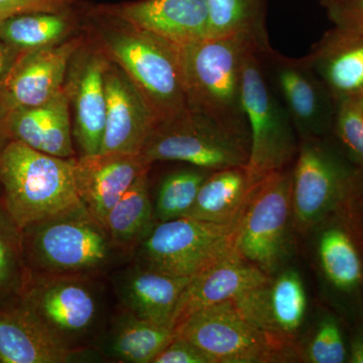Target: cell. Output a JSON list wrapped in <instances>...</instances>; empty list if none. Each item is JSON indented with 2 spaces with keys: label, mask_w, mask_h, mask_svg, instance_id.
<instances>
[{
  "label": "cell",
  "mask_w": 363,
  "mask_h": 363,
  "mask_svg": "<svg viewBox=\"0 0 363 363\" xmlns=\"http://www.w3.org/2000/svg\"><path fill=\"white\" fill-rule=\"evenodd\" d=\"M123 23L124 28L104 35L114 63L142 92L159 121L188 109L179 47Z\"/></svg>",
  "instance_id": "cell-3"
},
{
  "label": "cell",
  "mask_w": 363,
  "mask_h": 363,
  "mask_svg": "<svg viewBox=\"0 0 363 363\" xmlns=\"http://www.w3.org/2000/svg\"><path fill=\"white\" fill-rule=\"evenodd\" d=\"M13 48L0 40V83L2 82L13 64Z\"/></svg>",
  "instance_id": "cell-38"
},
{
  "label": "cell",
  "mask_w": 363,
  "mask_h": 363,
  "mask_svg": "<svg viewBox=\"0 0 363 363\" xmlns=\"http://www.w3.org/2000/svg\"><path fill=\"white\" fill-rule=\"evenodd\" d=\"M106 119L100 152L142 154L159 119L142 92L118 65L105 72Z\"/></svg>",
  "instance_id": "cell-14"
},
{
  "label": "cell",
  "mask_w": 363,
  "mask_h": 363,
  "mask_svg": "<svg viewBox=\"0 0 363 363\" xmlns=\"http://www.w3.org/2000/svg\"><path fill=\"white\" fill-rule=\"evenodd\" d=\"M150 166L142 154L99 152L75 160L76 188L91 218L104 228L112 208Z\"/></svg>",
  "instance_id": "cell-15"
},
{
  "label": "cell",
  "mask_w": 363,
  "mask_h": 363,
  "mask_svg": "<svg viewBox=\"0 0 363 363\" xmlns=\"http://www.w3.org/2000/svg\"><path fill=\"white\" fill-rule=\"evenodd\" d=\"M152 217L154 211L145 172L112 208L104 229L118 245H128L149 235L152 229Z\"/></svg>",
  "instance_id": "cell-28"
},
{
  "label": "cell",
  "mask_w": 363,
  "mask_h": 363,
  "mask_svg": "<svg viewBox=\"0 0 363 363\" xmlns=\"http://www.w3.org/2000/svg\"><path fill=\"white\" fill-rule=\"evenodd\" d=\"M30 308L64 341L87 331L97 315L96 298L92 292L87 286L70 281H55L35 291Z\"/></svg>",
  "instance_id": "cell-23"
},
{
  "label": "cell",
  "mask_w": 363,
  "mask_h": 363,
  "mask_svg": "<svg viewBox=\"0 0 363 363\" xmlns=\"http://www.w3.org/2000/svg\"><path fill=\"white\" fill-rule=\"evenodd\" d=\"M70 98L65 86L52 99L30 108H18L4 116L6 130L18 140L33 150L51 156L71 159Z\"/></svg>",
  "instance_id": "cell-20"
},
{
  "label": "cell",
  "mask_w": 363,
  "mask_h": 363,
  "mask_svg": "<svg viewBox=\"0 0 363 363\" xmlns=\"http://www.w3.org/2000/svg\"><path fill=\"white\" fill-rule=\"evenodd\" d=\"M175 336L171 327L152 323L130 313L117 324L108 350L121 362L150 363Z\"/></svg>",
  "instance_id": "cell-27"
},
{
  "label": "cell",
  "mask_w": 363,
  "mask_h": 363,
  "mask_svg": "<svg viewBox=\"0 0 363 363\" xmlns=\"http://www.w3.org/2000/svg\"><path fill=\"white\" fill-rule=\"evenodd\" d=\"M242 38L206 39L179 47L188 108L212 119L250 145L242 101V66L248 50Z\"/></svg>",
  "instance_id": "cell-1"
},
{
  "label": "cell",
  "mask_w": 363,
  "mask_h": 363,
  "mask_svg": "<svg viewBox=\"0 0 363 363\" xmlns=\"http://www.w3.org/2000/svg\"><path fill=\"white\" fill-rule=\"evenodd\" d=\"M334 26L363 30V0H320Z\"/></svg>",
  "instance_id": "cell-33"
},
{
  "label": "cell",
  "mask_w": 363,
  "mask_h": 363,
  "mask_svg": "<svg viewBox=\"0 0 363 363\" xmlns=\"http://www.w3.org/2000/svg\"><path fill=\"white\" fill-rule=\"evenodd\" d=\"M292 169L293 221L308 231L343 206L357 169L331 138L300 140Z\"/></svg>",
  "instance_id": "cell-5"
},
{
  "label": "cell",
  "mask_w": 363,
  "mask_h": 363,
  "mask_svg": "<svg viewBox=\"0 0 363 363\" xmlns=\"http://www.w3.org/2000/svg\"><path fill=\"white\" fill-rule=\"evenodd\" d=\"M207 172L201 168L181 169L166 177L157 193L156 216L159 222L186 216L210 175Z\"/></svg>",
  "instance_id": "cell-30"
},
{
  "label": "cell",
  "mask_w": 363,
  "mask_h": 363,
  "mask_svg": "<svg viewBox=\"0 0 363 363\" xmlns=\"http://www.w3.org/2000/svg\"><path fill=\"white\" fill-rule=\"evenodd\" d=\"M75 159L51 156L13 140L0 154L7 210L21 228L86 211L74 175Z\"/></svg>",
  "instance_id": "cell-2"
},
{
  "label": "cell",
  "mask_w": 363,
  "mask_h": 363,
  "mask_svg": "<svg viewBox=\"0 0 363 363\" xmlns=\"http://www.w3.org/2000/svg\"><path fill=\"white\" fill-rule=\"evenodd\" d=\"M348 362L363 363V329L351 340L348 347Z\"/></svg>",
  "instance_id": "cell-39"
},
{
  "label": "cell",
  "mask_w": 363,
  "mask_h": 363,
  "mask_svg": "<svg viewBox=\"0 0 363 363\" xmlns=\"http://www.w3.org/2000/svg\"><path fill=\"white\" fill-rule=\"evenodd\" d=\"M73 354L30 307L0 312V362L61 363Z\"/></svg>",
  "instance_id": "cell-21"
},
{
  "label": "cell",
  "mask_w": 363,
  "mask_h": 363,
  "mask_svg": "<svg viewBox=\"0 0 363 363\" xmlns=\"http://www.w3.org/2000/svg\"><path fill=\"white\" fill-rule=\"evenodd\" d=\"M174 330L176 336L194 344L212 363H262L283 358L269 336L234 300L195 312Z\"/></svg>",
  "instance_id": "cell-9"
},
{
  "label": "cell",
  "mask_w": 363,
  "mask_h": 363,
  "mask_svg": "<svg viewBox=\"0 0 363 363\" xmlns=\"http://www.w3.org/2000/svg\"><path fill=\"white\" fill-rule=\"evenodd\" d=\"M74 0H0V21L26 13H68Z\"/></svg>",
  "instance_id": "cell-34"
},
{
  "label": "cell",
  "mask_w": 363,
  "mask_h": 363,
  "mask_svg": "<svg viewBox=\"0 0 363 363\" xmlns=\"http://www.w3.org/2000/svg\"><path fill=\"white\" fill-rule=\"evenodd\" d=\"M330 138L355 168L363 169V97L336 101Z\"/></svg>",
  "instance_id": "cell-31"
},
{
  "label": "cell",
  "mask_w": 363,
  "mask_h": 363,
  "mask_svg": "<svg viewBox=\"0 0 363 363\" xmlns=\"http://www.w3.org/2000/svg\"><path fill=\"white\" fill-rule=\"evenodd\" d=\"M13 274V257L11 250L0 234V286L6 285Z\"/></svg>",
  "instance_id": "cell-37"
},
{
  "label": "cell",
  "mask_w": 363,
  "mask_h": 363,
  "mask_svg": "<svg viewBox=\"0 0 363 363\" xmlns=\"http://www.w3.org/2000/svg\"><path fill=\"white\" fill-rule=\"evenodd\" d=\"M271 277L236 250L191 279L174 313L172 328L209 306L235 300L264 285Z\"/></svg>",
  "instance_id": "cell-17"
},
{
  "label": "cell",
  "mask_w": 363,
  "mask_h": 363,
  "mask_svg": "<svg viewBox=\"0 0 363 363\" xmlns=\"http://www.w3.org/2000/svg\"><path fill=\"white\" fill-rule=\"evenodd\" d=\"M68 13H26L0 21V40L13 49L35 51L58 45L70 32Z\"/></svg>",
  "instance_id": "cell-29"
},
{
  "label": "cell",
  "mask_w": 363,
  "mask_h": 363,
  "mask_svg": "<svg viewBox=\"0 0 363 363\" xmlns=\"http://www.w3.org/2000/svg\"><path fill=\"white\" fill-rule=\"evenodd\" d=\"M152 363H212L211 359L194 344L175 336Z\"/></svg>",
  "instance_id": "cell-35"
},
{
  "label": "cell",
  "mask_w": 363,
  "mask_h": 363,
  "mask_svg": "<svg viewBox=\"0 0 363 363\" xmlns=\"http://www.w3.org/2000/svg\"><path fill=\"white\" fill-rule=\"evenodd\" d=\"M242 101L250 136L247 168L259 182L269 174L288 169L297 157L300 142L255 49L248 50L243 60Z\"/></svg>",
  "instance_id": "cell-4"
},
{
  "label": "cell",
  "mask_w": 363,
  "mask_h": 363,
  "mask_svg": "<svg viewBox=\"0 0 363 363\" xmlns=\"http://www.w3.org/2000/svg\"><path fill=\"white\" fill-rule=\"evenodd\" d=\"M192 278L172 276L150 267L136 269L125 279L123 298L131 314L172 328L177 305Z\"/></svg>",
  "instance_id": "cell-25"
},
{
  "label": "cell",
  "mask_w": 363,
  "mask_h": 363,
  "mask_svg": "<svg viewBox=\"0 0 363 363\" xmlns=\"http://www.w3.org/2000/svg\"><path fill=\"white\" fill-rule=\"evenodd\" d=\"M250 147L212 119L188 108L159 121L142 155L150 164L179 161L213 172L247 166Z\"/></svg>",
  "instance_id": "cell-6"
},
{
  "label": "cell",
  "mask_w": 363,
  "mask_h": 363,
  "mask_svg": "<svg viewBox=\"0 0 363 363\" xmlns=\"http://www.w3.org/2000/svg\"><path fill=\"white\" fill-rule=\"evenodd\" d=\"M305 58L335 101L363 97V30L333 26Z\"/></svg>",
  "instance_id": "cell-18"
},
{
  "label": "cell",
  "mask_w": 363,
  "mask_h": 363,
  "mask_svg": "<svg viewBox=\"0 0 363 363\" xmlns=\"http://www.w3.org/2000/svg\"><path fill=\"white\" fill-rule=\"evenodd\" d=\"M236 226L191 217L160 222L143 240L145 267L172 276H197L235 250Z\"/></svg>",
  "instance_id": "cell-8"
},
{
  "label": "cell",
  "mask_w": 363,
  "mask_h": 363,
  "mask_svg": "<svg viewBox=\"0 0 363 363\" xmlns=\"http://www.w3.org/2000/svg\"><path fill=\"white\" fill-rule=\"evenodd\" d=\"M108 61L89 54L76 65L66 86L75 111V136L83 156L99 154L106 119L105 72Z\"/></svg>",
  "instance_id": "cell-19"
},
{
  "label": "cell",
  "mask_w": 363,
  "mask_h": 363,
  "mask_svg": "<svg viewBox=\"0 0 363 363\" xmlns=\"http://www.w3.org/2000/svg\"><path fill=\"white\" fill-rule=\"evenodd\" d=\"M76 214L40 223L33 248L43 266L55 272H81L101 267L108 259L104 227Z\"/></svg>",
  "instance_id": "cell-13"
},
{
  "label": "cell",
  "mask_w": 363,
  "mask_h": 363,
  "mask_svg": "<svg viewBox=\"0 0 363 363\" xmlns=\"http://www.w3.org/2000/svg\"><path fill=\"white\" fill-rule=\"evenodd\" d=\"M209 39L242 38L259 52L271 49L267 28V0H207Z\"/></svg>",
  "instance_id": "cell-26"
},
{
  "label": "cell",
  "mask_w": 363,
  "mask_h": 363,
  "mask_svg": "<svg viewBox=\"0 0 363 363\" xmlns=\"http://www.w3.org/2000/svg\"><path fill=\"white\" fill-rule=\"evenodd\" d=\"M259 182L252 178L247 166L213 171L185 217L238 225Z\"/></svg>",
  "instance_id": "cell-24"
},
{
  "label": "cell",
  "mask_w": 363,
  "mask_h": 363,
  "mask_svg": "<svg viewBox=\"0 0 363 363\" xmlns=\"http://www.w3.org/2000/svg\"><path fill=\"white\" fill-rule=\"evenodd\" d=\"M318 240V259L332 289L345 296L363 288V247L347 208L336 211Z\"/></svg>",
  "instance_id": "cell-22"
},
{
  "label": "cell",
  "mask_w": 363,
  "mask_h": 363,
  "mask_svg": "<svg viewBox=\"0 0 363 363\" xmlns=\"http://www.w3.org/2000/svg\"><path fill=\"white\" fill-rule=\"evenodd\" d=\"M80 45L78 40L26 52L0 83V111L45 104L64 88L67 70Z\"/></svg>",
  "instance_id": "cell-12"
},
{
  "label": "cell",
  "mask_w": 363,
  "mask_h": 363,
  "mask_svg": "<svg viewBox=\"0 0 363 363\" xmlns=\"http://www.w3.org/2000/svg\"></svg>",
  "instance_id": "cell-40"
},
{
  "label": "cell",
  "mask_w": 363,
  "mask_h": 363,
  "mask_svg": "<svg viewBox=\"0 0 363 363\" xmlns=\"http://www.w3.org/2000/svg\"><path fill=\"white\" fill-rule=\"evenodd\" d=\"M345 206L353 222L363 247V169H357L351 185Z\"/></svg>",
  "instance_id": "cell-36"
},
{
  "label": "cell",
  "mask_w": 363,
  "mask_h": 363,
  "mask_svg": "<svg viewBox=\"0 0 363 363\" xmlns=\"http://www.w3.org/2000/svg\"><path fill=\"white\" fill-rule=\"evenodd\" d=\"M111 13L177 47L209 39L207 0H142L111 9Z\"/></svg>",
  "instance_id": "cell-16"
},
{
  "label": "cell",
  "mask_w": 363,
  "mask_h": 363,
  "mask_svg": "<svg viewBox=\"0 0 363 363\" xmlns=\"http://www.w3.org/2000/svg\"><path fill=\"white\" fill-rule=\"evenodd\" d=\"M234 301L284 357L302 328L307 312V296L298 272H281L276 279L269 278L264 285Z\"/></svg>",
  "instance_id": "cell-11"
},
{
  "label": "cell",
  "mask_w": 363,
  "mask_h": 363,
  "mask_svg": "<svg viewBox=\"0 0 363 363\" xmlns=\"http://www.w3.org/2000/svg\"><path fill=\"white\" fill-rule=\"evenodd\" d=\"M292 219V171L288 168L255 186L236 226V252L271 277L290 253Z\"/></svg>",
  "instance_id": "cell-7"
},
{
  "label": "cell",
  "mask_w": 363,
  "mask_h": 363,
  "mask_svg": "<svg viewBox=\"0 0 363 363\" xmlns=\"http://www.w3.org/2000/svg\"><path fill=\"white\" fill-rule=\"evenodd\" d=\"M305 354L306 360L312 363L348 362V348L342 327L333 315H326L320 320Z\"/></svg>",
  "instance_id": "cell-32"
},
{
  "label": "cell",
  "mask_w": 363,
  "mask_h": 363,
  "mask_svg": "<svg viewBox=\"0 0 363 363\" xmlns=\"http://www.w3.org/2000/svg\"><path fill=\"white\" fill-rule=\"evenodd\" d=\"M259 56L300 140L330 138L336 101L307 59L289 58L272 48Z\"/></svg>",
  "instance_id": "cell-10"
}]
</instances>
